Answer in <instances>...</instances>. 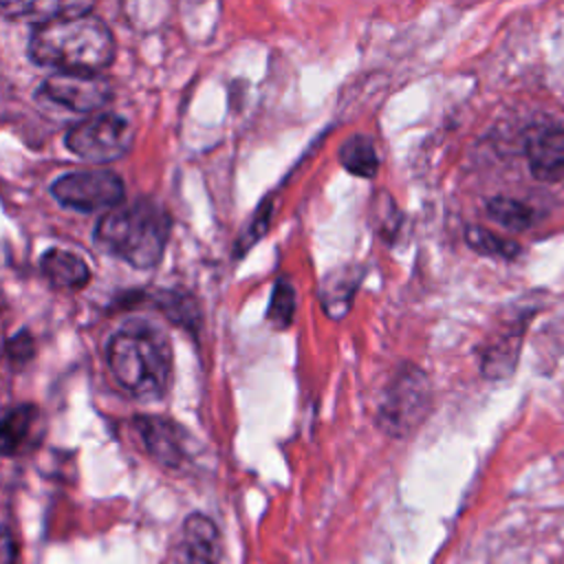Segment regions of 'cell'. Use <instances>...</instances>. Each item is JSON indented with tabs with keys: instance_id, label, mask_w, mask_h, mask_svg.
I'll return each mask as SVG.
<instances>
[{
	"instance_id": "6da1fadb",
	"label": "cell",
	"mask_w": 564,
	"mask_h": 564,
	"mask_svg": "<svg viewBox=\"0 0 564 564\" xmlns=\"http://www.w3.org/2000/svg\"><path fill=\"white\" fill-rule=\"evenodd\" d=\"M106 361L119 388L139 401L161 399L172 383V344L152 322L123 324L106 344Z\"/></svg>"
},
{
	"instance_id": "7a4b0ae2",
	"label": "cell",
	"mask_w": 564,
	"mask_h": 564,
	"mask_svg": "<svg viewBox=\"0 0 564 564\" xmlns=\"http://www.w3.org/2000/svg\"><path fill=\"white\" fill-rule=\"evenodd\" d=\"M110 26L88 13L37 24L29 37V59L53 73H99L115 59Z\"/></svg>"
},
{
	"instance_id": "3957f363",
	"label": "cell",
	"mask_w": 564,
	"mask_h": 564,
	"mask_svg": "<svg viewBox=\"0 0 564 564\" xmlns=\"http://www.w3.org/2000/svg\"><path fill=\"white\" fill-rule=\"evenodd\" d=\"M167 236V212L145 198L106 212L95 225L97 247L134 269L156 267L163 258Z\"/></svg>"
},
{
	"instance_id": "277c9868",
	"label": "cell",
	"mask_w": 564,
	"mask_h": 564,
	"mask_svg": "<svg viewBox=\"0 0 564 564\" xmlns=\"http://www.w3.org/2000/svg\"><path fill=\"white\" fill-rule=\"evenodd\" d=\"M432 405V386L427 375L405 364L386 386L377 410V425L394 438H403L419 427Z\"/></svg>"
},
{
	"instance_id": "5b68a950",
	"label": "cell",
	"mask_w": 564,
	"mask_h": 564,
	"mask_svg": "<svg viewBox=\"0 0 564 564\" xmlns=\"http://www.w3.org/2000/svg\"><path fill=\"white\" fill-rule=\"evenodd\" d=\"M134 139L132 123L119 112H97L68 128L66 148L90 163H110L128 154Z\"/></svg>"
},
{
	"instance_id": "8992f818",
	"label": "cell",
	"mask_w": 564,
	"mask_h": 564,
	"mask_svg": "<svg viewBox=\"0 0 564 564\" xmlns=\"http://www.w3.org/2000/svg\"><path fill=\"white\" fill-rule=\"evenodd\" d=\"M53 198L82 214L117 209L126 196V185L110 170H75L66 172L51 185Z\"/></svg>"
},
{
	"instance_id": "52a82bcc",
	"label": "cell",
	"mask_w": 564,
	"mask_h": 564,
	"mask_svg": "<svg viewBox=\"0 0 564 564\" xmlns=\"http://www.w3.org/2000/svg\"><path fill=\"white\" fill-rule=\"evenodd\" d=\"M40 95L73 112H95L112 99V84L99 73H51L40 84Z\"/></svg>"
},
{
	"instance_id": "ba28073f",
	"label": "cell",
	"mask_w": 564,
	"mask_h": 564,
	"mask_svg": "<svg viewBox=\"0 0 564 564\" xmlns=\"http://www.w3.org/2000/svg\"><path fill=\"white\" fill-rule=\"evenodd\" d=\"M132 425L141 438L143 449L163 467L178 469L187 458V434L185 430L165 416L137 414Z\"/></svg>"
},
{
	"instance_id": "9c48e42d",
	"label": "cell",
	"mask_w": 564,
	"mask_h": 564,
	"mask_svg": "<svg viewBox=\"0 0 564 564\" xmlns=\"http://www.w3.org/2000/svg\"><path fill=\"white\" fill-rule=\"evenodd\" d=\"M524 154L533 178L555 183L564 178V130L533 126L524 137Z\"/></svg>"
},
{
	"instance_id": "30bf717a",
	"label": "cell",
	"mask_w": 564,
	"mask_h": 564,
	"mask_svg": "<svg viewBox=\"0 0 564 564\" xmlns=\"http://www.w3.org/2000/svg\"><path fill=\"white\" fill-rule=\"evenodd\" d=\"M223 553L218 527L205 513H189L183 522V540L176 564H218Z\"/></svg>"
},
{
	"instance_id": "8fae6325",
	"label": "cell",
	"mask_w": 564,
	"mask_h": 564,
	"mask_svg": "<svg viewBox=\"0 0 564 564\" xmlns=\"http://www.w3.org/2000/svg\"><path fill=\"white\" fill-rule=\"evenodd\" d=\"M366 275V269L359 264H344L328 271L319 282V302L328 317L341 319L352 306V297Z\"/></svg>"
},
{
	"instance_id": "7c38bea8",
	"label": "cell",
	"mask_w": 564,
	"mask_h": 564,
	"mask_svg": "<svg viewBox=\"0 0 564 564\" xmlns=\"http://www.w3.org/2000/svg\"><path fill=\"white\" fill-rule=\"evenodd\" d=\"M42 430V412L35 403H20L4 412L0 425L2 454L15 456L37 443Z\"/></svg>"
},
{
	"instance_id": "4fadbf2b",
	"label": "cell",
	"mask_w": 564,
	"mask_h": 564,
	"mask_svg": "<svg viewBox=\"0 0 564 564\" xmlns=\"http://www.w3.org/2000/svg\"><path fill=\"white\" fill-rule=\"evenodd\" d=\"M40 269L53 286L66 289V291L84 289L90 280V269H88L86 260L73 251L57 249V247L42 253Z\"/></svg>"
},
{
	"instance_id": "5bb4252c",
	"label": "cell",
	"mask_w": 564,
	"mask_h": 564,
	"mask_svg": "<svg viewBox=\"0 0 564 564\" xmlns=\"http://www.w3.org/2000/svg\"><path fill=\"white\" fill-rule=\"evenodd\" d=\"M93 9L90 2H7L2 4V15L7 20H37L40 24L55 18H75L88 15Z\"/></svg>"
},
{
	"instance_id": "9a60e30c",
	"label": "cell",
	"mask_w": 564,
	"mask_h": 564,
	"mask_svg": "<svg viewBox=\"0 0 564 564\" xmlns=\"http://www.w3.org/2000/svg\"><path fill=\"white\" fill-rule=\"evenodd\" d=\"M339 163L359 178H372L379 170V154L368 134H352L339 145Z\"/></svg>"
},
{
	"instance_id": "2e32d148",
	"label": "cell",
	"mask_w": 564,
	"mask_h": 564,
	"mask_svg": "<svg viewBox=\"0 0 564 564\" xmlns=\"http://www.w3.org/2000/svg\"><path fill=\"white\" fill-rule=\"evenodd\" d=\"M522 341V330L507 333L498 337L485 352H482V375L489 379H502L513 372L518 361V350Z\"/></svg>"
},
{
	"instance_id": "e0dca14e",
	"label": "cell",
	"mask_w": 564,
	"mask_h": 564,
	"mask_svg": "<svg viewBox=\"0 0 564 564\" xmlns=\"http://www.w3.org/2000/svg\"><path fill=\"white\" fill-rule=\"evenodd\" d=\"M487 216L511 231H524L535 223V209L518 198L494 196L487 200Z\"/></svg>"
},
{
	"instance_id": "ac0fdd59",
	"label": "cell",
	"mask_w": 564,
	"mask_h": 564,
	"mask_svg": "<svg viewBox=\"0 0 564 564\" xmlns=\"http://www.w3.org/2000/svg\"><path fill=\"white\" fill-rule=\"evenodd\" d=\"M465 242L476 253L491 256V258H502V260H513L522 251V247L516 240L505 238L500 234H494V231H489L485 227H478V225H469L465 229Z\"/></svg>"
},
{
	"instance_id": "d6986e66",
	"label": "cell",
	"mask_w": 564,
	"mask_h": 564,
	"mask_svg": "<svg viewBox=\"0 0 564 564\" xmlns=\"http://www.w3.org/2000/svg\"><path fill=\"white\" fill-rule=\"evenodd\" d=\"M297 308L295 300V286L291 284L289 278H278L271 291L269 308H267V322L275 328H289L293 322Z\"/></svg>"
},
{
	"instance_id": "ffe728a7",
	"label": "cell",
	"mask_w": 564,
	"mask_h": 564,
	"mask_svg": "<svg viewBox=\"0 0 564 564\" xmlns=\"http://www.w3.org/2000/svg\"><path fill=\"white\" fill-rule=\"evenodd\" d=\"M4 352H7V359L13 364V366H22L26 364L33 355H35V339L29 330H20V333H13L7 344H4Z\"/></svg>"
},
{
	"instance_id": "44dd1931",
	"label": "cell",
	"mask_w": 564,
	"mask_h": 564,
	"mask_svg": "<svg viewBox=\"0 0 564 564\" xmlns=\"http://www.w3.org/2000/svg\"><path fill=\"white\" fill-rule=\"evenodd\" d=\"M269 218H271V203L267 200V203H262L260 205V209L256 212V216H253V220H251V225L245 229V236H242V240L238 242V253H242V251H247L264 231H267V225H269Z\"/></svg>"
}]
</instances>
